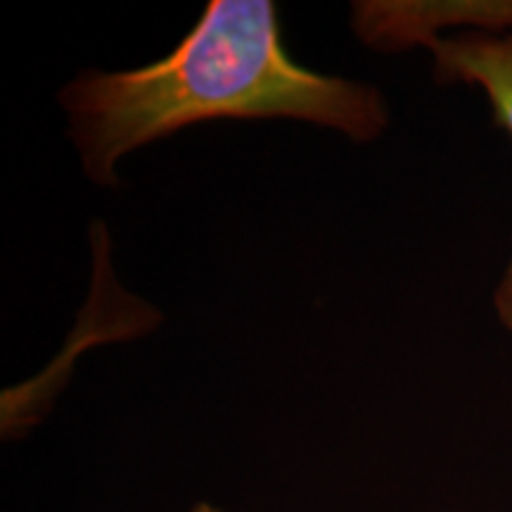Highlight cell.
<instances>
[{
  "label": "cell",
  "mask_w": 512,
  "mask_h": 512,
  "mask_svg": "<svg viewBox=\"0 0 512 512\" xmlns=\"http://www.w3.org/2000/svg\"><path fill=\"white\" fill-rule=\"evenodd\" d=\"M83 171L117 185L126 152L211 119H302L370 143L387 126L366 83L294 64L268 0H211L174 53L131 72L88 69L60 95Z\"/></svg>",
  "instance_id": "6da1fadb"
},
{
  "label": "cell",
  "mask_w": 512,
  "mask_h": 512,
  "mask_svg": "<svg viewBox=\"0 0 512 512\" xmlns=\"http://www.w3.org/2000/svg\"><path fill=\"white\" fill-rule=\"evenodd\" d=\"M422 46L434 53L439 81L482 88L494 110V121L512 136V34L489 36L472 31L456 38L432 36ZM494 302L498 318L512 332V261Z\"/></svg>",
  "instance_id": "7a4b0ae2"
},
{
  "label": "cell",
  "mask_w": 512,
  "mask_h": 512,
  "mask_svg": "<svg viewBox=\"0 0 512 512\" xmlns=\"http://www.w3.org/2000/svg\"><path fill=\"white\" fill-rule=\"evenodd\" d=\"M192 512H219V510H214L211 508V505H197V508H192Z\"/></svg>",
  "instance_id": "3957f363"
}]
</instances>
